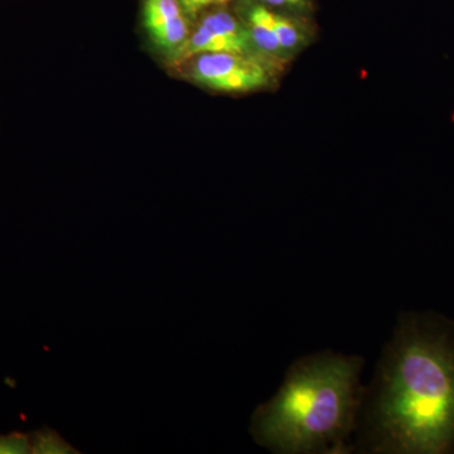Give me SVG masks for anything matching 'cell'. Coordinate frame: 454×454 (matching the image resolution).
Segmentation results:
<instances>
[{
	"mask_svg": "<svg viewBox=\"0 0 454 454\" xmlns=\"http://www.w3.org/2000/svg\"><path fill=\"white\" fill-rule=\"evenodd\" d=\"M354 452L454 453V319L403 312L364 387Z\"/></svg>",
	"mask_w": 454,
	"mask_h": 454,
	"instance_id": "6da1fadb",
	"label": "cell"
},
{
	"mask_svg": "<svg viewBox=\"0 0 454 454\" xmlns=\"http://www.w3.org/2000/svg\"><path fill=\"white\" fill-rule=\"evenodd\" d=\"M364 360L321 351L293 363L276 395L255 409L250 433L277 454L354 452Z\"/></svg>",
	"mask_w": 454,
	"mask_h": 454,
	"instance_id": "7a4b0ae2",
	"label": "cell"
},
{
	"mask_svg": "<svg viewBox=\"0 0 454 454\" xmlns=\"http://www.w3.org/2000/svg\"><path fill=\"white\" fill-rule=\"evenodd\" d=\"M184 64L193 82L215 91H255L269 83L264 66L247 53H203Z\"/></svg>",
	"mask_w": 454,
	"mask_h": 454,
	"instance_id": "3957f363",
	"label": "cell"
},
{
	"mask_svg": "<svg viewBox=\"0 0 454 454\" xmlns=\"http://www.w3.org/2000/svg\"><path fill=\"white\" fill-rule=\"evenodd\" d=\"M143 26L149 38L173 59L190 37V18L179 0H143Z\"/></svg>",
	"mask_w": 454,
	"mask_h": 454,
	"instance_id": "277c9868",
	"label": "cell"
},
{
	"mask_svg": "<svg viewBox=\"0 0 454 454\" xmlns=\"http://www.w3.org/2000/svg\"><path fill=\"white\" fill-rule=\"evenodd\" d=\"M250 38L260 50L268 55L283 59L286 55L280 46L276 31L271 25V11L262 4H254L247 12Z\"/></svg>",
	"mask_w": 454,
	"mask_h": 454,
	"instance_id": "5b68a950",
	"label": "cell"
},
{
	"mask_svg": "<svg viewBox=\"0 0 454 454\" xmlns=\"http://www.w3.org/2000/svg\"><path fill=\"white\" fill-rule=\"evenodd\" d=\"M31 453L77 454L79 450L71 446L56 430L43 428L29 434Z\"/></svg>",
	"mask_w": 454,
	"mask_h": 454,
	"instance_id": "8992f818",
	"label": "cell"
},
{
	"mask_svg": "<svg viewBox=\"0 0 454 454\" xmlns=\"http://www.w3.org/2000/svg\"><path fill=\"white\" fill-rule=\"evenodd\" d=\"M271 25L286 55L301 49L304 41L303 32L292 20L271 11Z\"/></svg>",
	"mask_w": 454,
	"mask_h": 454,
	"instance_id": "52a82bcc",
	"label": "cell"
},
{
	"mask_svg": "<svg viewBox=\"0 0 454 454\" xmlns=\"http://www.w3.org/2000/svg\"><path fill=\"white\" fill-rule=\"evenodd\" d=\"M188 18L200 16L210 9L223 7L231 0H179Z\"/></svg>",
	"mask_w": 454,
	"mask_h": 454,
	"instance_id": "ba28073f",
	"label": "cell"
},
{
	"mask_svg": "<svg viewBox=\"0 0 454 454\" xmlns=\"http://www.w3.org/2000/svg\"><path fill=\"white\" fill-rule=\"evenodd\" d=\"M265 7L276 8H301L309 3V0H256Z\"/></svg>",
	"mask_w": 454,
	"mask_h": 454,
	"instance_id": "9c48e42d",
	"label": "cell"
}]
</instances>
